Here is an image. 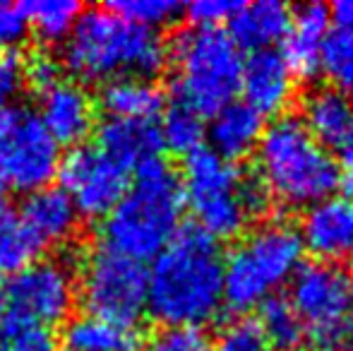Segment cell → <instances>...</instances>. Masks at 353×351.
Wrapping results in <instances>:
<instances>
[{
    "instance_id": "6da1fadb",
    "label": "cell",
    "mask_w": 353,
    "mask_h": 351,
    "mask_svg": "<svg viewBox=\"0 0 353 351\" xmlns=\"http://www.w3.org/2000/svg\"><path fill=\"white\" fill-rule=\"evenodd\" d=\"M223 305V253L197 226L181 229L147 270V310L163 328L200 330Z\"/></svg>"
},
{
    "instance_id": "7a4b0ae2",
    "label": "cell",
    "mask_w": 353,
    "mask_h": 351,
    "mask_svg": "<svg viewBox=\"0 0 353 351\" xmlns=\"http://www.w3.org/2000/svg\"><path fill=\"white\" fill-rule=\"evenodd\" d=\"M183 212L181 176L154 157L137 166L128 190L103 217V245L137 263L154 260L181 231Z\"/></svg>"
},
{
    "instance_id": "3957f363",
    "label": "cell",
    "mask_w": 353,
    "mask_h": 351,
    "mask_svg": "<svg viewBox=\"0 0 353 351\" xmlns=\"http://www.w3.org/2000/svg\"><path fill=\"white\" fill-rule=\"evenodd\" d=\"M68 70L79 80L152 77L166 66L159 32L128 22L108 8L82 10L63 48Z\"/></svg>"
},
{
    "instance_id": "277c9868",
    "label": "cell",
    "mask_w": 353,
    "mask_h": 351,
    "mask_svg": "<svg viewBox=\"0 0 353 351\" xmlns=\"http://www.w3.org/2000/svg\"><path fill=\"white\" fill-rule=\"evenodd\" d=\"M257 178L286 207H312L341 185V166L298 116H279L260 137Z\"/></svg>"
},
{
    "instance_id": "5b68a950",
    "label": "cell",
    "mask_w": 353,
    "mask_h": 351,
    "mask_svg": "<svg viewBox=\"0 0 353 351\" xmlns=\"http://www.w3.org/2000/svg\"><path fill=\"white\" fill-rule=\"evenodd\" d=\"M181 185L197 229L214 241L238 236L270 207L257 174L238 169L205 145L185 157Z\"/></svg>"
},
{
    "instance_id": "8992f818",
    "label": "cell",
    "mask_w": 353,
    "mask_h": 351,
    "mask_svg": "<svg viewBox=\"0 0 353 351\" xmlns=\"http://www.w3.org/2000/svg\"><path fill=\"white\" fill-rule=\"evenodd\" d=\"M178 101L202 118L236 101L241 92L243 51L221 27H188L166 46Z\"/></svg>"
},
{
    "instance_id": "52a82bcc",
    "label": "cell",
    "mask_w": 353,
    "mask_h": 351,
    "mask_svg": "<svg viewBox=\"0 0 353 351\" xmlns=\"http://www.w3.org/2000/svg\"><path fill=\"white\" fill-rule=\"evenodd\" d=\"M301 234L288 221H265L248 231L223 258V303L248 313L291 281L303 265Z\"/></svg>"
},
{
    "instance_id": "ba28073f",
    "label": "cell",
    "mask_w": 353,
    "mask_h": 351,
    "mask_svg": "<svg viewBox=\"0 0 353 351\" xmlns=\"http://www.w3.org/2000/svg\"><path fill=\"white\" fill-rule=\"evenodd\" d=\"M353 281L334 263H307L291 277V301L303 332L320 351L336 349L346 339Z\"/></svg>"
},
{
    "instance_id": "9c48e42d",
    "label": "cell",
    "mask_w": 353,
    "mask_h": 351,
    "mask_svg": "<svg viewBox=\"0 0 353 351\" xmlns=\"http://www.w3.org/2000/svg\"><path fill=\"white\" fill-rule=\"evenodd\" d=\"M0 169L17 190H41L61 169V145L51 137L39 113L24 106L0 111Z\"/></svg>"
},
{
    "instance_id": "30bf717a",
    "label": "cell",
    "mask_w": 353,
    "mask_h": 351,
    "mask_svg": "<svg viewBox=\"0 0 353 351\" xmlns=\"http://www.w3.org/2000/svg\"><path fill=\"white\" fill-rule=\"evenodd\" d=\"M82 301L89 315L135 325L147 310V270L103 245L84 260Z\"/></svg>"
},
{
    "instance_id": "8fae6325",
    "label": "cell",
    "mask_w": 353,
    "mask_h": 351,
    "mask_svg": "<svg viewBox=\"0 0 353 351\" xmlns=\"http://www.w3.org/2000/svg\"><path fill=\"white\" fill-rule=\"evenodd\" d=\"M77 284L70 265L63 260H34L17 270L5 286L10 320L51 330L70 318Z\"/></svg>"
},
{
    "instance_id": "7c38bea8",
    "label": "cell",
    "mask_w": 353,
    "mask_h": 351,
    "mask_svg": "<svg viewBox=\"0 0 353 351\" xmlns=\"http://www.w3.org/2000/svg\"><path fill=\"white\" fill-rule=\"evenodd\" d=\"M63 192L79 214L106 217L130 185V169L116 161L99 145H77L61 159Z\"/></svg>"
},
{
    "instance_id": "4fadbf2b",
    "label": "cell",
    "mask_w": 353,
    "mask_h": 351,
    "mask_svg": "<svg viewBox=\"0 0 353 351\" xmlns=\"http://www.w3.org/2000/svg\"><path fill=\"white\" fill-rule=\"evenodd\" d=\"M301 241L322 263H334L353 253V200L332 195L307 207L301 221Z\"/></svg>"
},
{
    "instance_id": "5bb4252c",
    "label": "cell",
    "mask_w": 353,
    "mask_h": 351,
    "mask_svg": "<svg viewBox=\"0 0 353 351\" xmlns=\"http://www.w3.org/2000/svg\"><path fill=\"white\" fill-rule=\"evenodd\" d=\"M39 118L58 145H79L92 132L97 108L87 87L61 77L39 97Z\"/></svg>"
},
{
    "instance_id": "9a60e30c",
    "label": "cell",
    "mask_w": 353,
    "mask_h": 351,
    "mask_svg": "<svg viewBox=\"0 0 353 351\" xmlns=\"http://www.w3.org/2000/svg\"><path fill=\"white\" fill-rule=\"evenodd\" d=\"M293 87L296 77L276 48L255 51L243 63L241 92L245 97L243 101L255 108L262 118L281 116V111L293 99Z\"/></svg>"
},
{
    "instance_id": "2e32d148",
    "label": "cell",
    "mask_w": 353,
    "mask_h": 351,
    "mask_svg": "<svg viewBox=\"0 0 353 351\" xmlns=\"http://www.w3.org/2000/svg\"><path fill=\"white\" fill-rule=\"evenodd\" d=\"M330 5L320 0L291 10V27L283 39V61L293 77L312 80L322 70V48L330 34Z\"/></svg>"
},
{
    "instance_id": "e0dca14e",
    "label": "cell",
    "mask_w": 353,
    "mask_h": 351,
    "mask_svg": "<svg viewBox=\"0 0 353 351\" xmlns=\"http://www.w3.org/2000/svg\"><path fill=\"white\" fill-rule=\"evenodd\" d=\"M303 123L310 135L332 154H346L353 150V103L339 89L315 87L303 99Z\"/></svg>"
},
{
    "instance_id": "ac0fdd59",
    "label": "cell",
    "mask_w": 353,
    "mask_h": 351,
    "mask_svg": "<svg viewBox=\"0 0 353 351\" xmlns=\"http://www.w3.org/2000/svg\"><path fill=\"white\" fill-rule=\"evenodd\" d=\"M19 219L29 229L39 245H63L74 236L79 224V212L63 188H41L27 195Z\"/></svg>"
},
{
    "instance_id": "d6986e66",
    "label": "cell",
    "mask_w": 353,
    "mask_h": 351,
    "mask_svg": "<svg viewBox=\"0 0 353 351\" xmlns=\"http://www.w3.org/2000/svg\"><path fill=\"white\" fill-rule=\"evenodd\" d=\"M265 132V118L248 106L245 101H231L212 116L207 128L210 150L226 161L245 159L257 150L260 137Z\"/></svg>"
},
{
    "instance_id": "ffe728a7",
    "label": "cell",
    "mask_w": 353,
    "mask_h": 351,
    "mask_svg": "<svg viewBox=\"0 0 353 351\" xmlns=\"http://www.w3.org/2000/svg\"><path fill=\"white\" fill-rule=\"evenodd\" d=\"M231 22V39L236 46L255 51L274 48L286 39L291 27V8L281 0H255V3H243L233 12Z\"/></svg>"
},
{
    "instance_id": "44dd1931",
    "label": "cell",
    "mask_w": 353,
    "mask_h": 351,
    "mask_svg": "<svg viewBox=\"0 0 353 351\" xmlns=\"http://www.w3.org/2000/svg\"><path fill=\"white\" fill-rule=\"evenodd\" d=\"M99 147L125 169H137L144 161L159 157L161 135L154 121H125V118H106L99 126Z\"/></svg>"
},
{
    "instance_id": "7402d4cb",
    "label": "cell",
    "mask_w": 353,
    "mask_h": 351,
    "mask_svg": "<svg viewBox=\"0 0 353 351\" xmlns=\"http://www.w3.org/2000/svg\"><path fill=\"white\" fill-rule=\"evenodd\" d=\"M101 106L108 118L154 121L163 111V92L147 77H118L103 85Z\"/></svg>"
},
{
    "instance_id": "603a6c76",
    "label": "cell",
    "mask_w": 353,
    "mask_h": 351,
    "mask_svg": "<svg viewBox=\"0 0 353 351\" xmlns=\"http://www.w3.org/2000/svg\"><path fill=\"white\" fill-rule=\"evenodd\" d=\"M63 344L68 351H135L140 332L135 325H121L87 313L65 325Z\"/></svg>"
},
{
    "instance_id": "cb8c5ba5",
    "label": "cell",
    "mask_w": 353,
    "mask_h": 351,
    "mask_svg": "<svg viewBox=\"0 0 353 351\" xmlns=\"http://www.w3.org/2000/svg\"><path fill=\"white\" fill-rule=\"evenodd\" d=\"M260 323L262 332H265L267 344H272L279 351H293L303 344L305 332H303V325L298 320L296 310H293L291 301L286 296H270L267 301H262L260 305Z\"/></svg>"
},
{
    "instance_id": "d4e9b609",
    "label": "cell",
    "mask_w": 353,
    "mask_h": 351,
    "mask_svg": "<svg viewBox=\"0 0 353 351\" xmlns=\"http://www.w3.org/2000/svg\"><path fill=\"white\" fill-rule=\"evenodd\" d=\"M159 135H161V147H168L176 154H192L200 150L202 142L207 137L205 118L190 106L176 101L163 111V121L159 126Z\"/></svg>"
},
{
    "instance_id": "484cf974",
    "label": "cell",
    "mask_w": 353,
    "mask_h": 351,
    "mask_svg": "<svg viewBox=\"0 0 353 351\" xmlns=\"http://www.w3.org/2000/svg\"><path fill=\"white\" fill-rule=\"evenodd\" d=\"M27 27H32L46 41L68 39L77 17L82 14V5L74 0H34L22 5Z\"/></svg>"
},
{
    "instance_id": "4316f807",
    "label": "cell",
    "mask_w": 353,
    "mask_h": 351,
    "mask_svg": "<svg viewBox=\"0 0 353 351\" xmlns=\"http://www.w3.org/2000/svg\"><path fill=\"white\" fill-rule=\"evenodd\" d=\"M39 248L17 212L0 205V272H17L34 263Z\"/></svg>"
},
{
    "instance_id": "83f0119b",
    "label": "cell",
    "mask_w": 353,
    "mask_h": 351,
    "mask_svg": "<svg viewBox=\"0 0 353 351\" xmlns=\"http://www.w3.org/2000/svg\"><path fill=\"white\" fill-rule=\"evenodd\" d=\"M322 70L332 80V87L353 103V29H334L327 34Z\"/></svg>"
},
{
    "instance_id": "f1b7e54d",
    "label": "cell",
    "mask_w": 353,
    "mask_h": 351,
    "mask_svg": "<svg viewBox=\"0 0 353 351\" xmlns=\"http://www.w3.org/2000/svg\"><path fill=\"white\" fill-rule=\"evenodd\" d=\"M108 10L125 17L128 22H135L140 27L154 29V32L159 27L176 22L183 14V5L176 0H118V3L108 5Z\"/></svg>"
},
{
    "instance_id": "f546056e",
    "label": "cell",
    "mask_w": 353,
    "mask_h": 351,
    "mask_svg": "<svg viewBox=\"0 0 353 351\" xmlns=\"http://www.w3.org/2000/svg\"><path fill=\"white\" fill-rule=\"evenodd\" d=\"M0 351H58L51 330L5 318L0 328Z\"/></svg>"
},
{
    "instance_id": "4dcf8cb0",
    "label": "cell",
    "mask_w": 353,
    "mask_h": 351,
    "mask_svg": "<svg viewBox=\"0 0 353 351\" xmlns=\"http://www.w3.org/2000/svg\"><path fill=\"white\" fill-rule=\"evenodd\" d=\"M267 339L255 318H238L219 332L214 351H267Z\"/></svg>"
},
{
    "instance_id": "1f68e13d",
    "label": "cell",
    "mask_w": 353,
    "mask_h": 351,
    "mask_svg": "<svg viewBox=\"0 0 353 351\" xmlns=\"http://www.w3.org/2000/svg\"><path fill=\"white\" fill-rule=\"evenodd\" d=\"M142 351H214V344L202 330L163 328L147 339Z\"/></svg>"
},
{
    "instance_id": "d6a6232c",
    "label": "cell",
    "mask_w": 353,
    "mask_h": 351,
    "mask_svg": "<svg viewBox=\"0 0 353 351\" xmlns=\"http://www.w3.org/2000/svg\"><path fill=\"white\" fill-rule=\"evenodd\" d=\"M243 3L236 0H195L190 5H183V12L192 22V27H219L221 22L233 17Z\"/></svg>"
},
{
    "instance_id": "836d02e7",
    "label": "cell",
    "mask_w": 353,
    "mask_h": 351,
    "mask_svg": "<svg viewBox=\"0 0 353 351\" xmlns=\"http://www.w3.org/2000/svg\"><path fill=\"white\" fill-rule=\"evenodd\" d=\"M24 87V61L14 51L0 53V111L12 106Z\"/></svg>"
},
{
    "instance_id": "e575fe53",
    "label": "cell",
    "mask_w": 353,
    "mask_h": 351,
    "mask_svg": "<svg viewBox=\"0 0 353 351\" xmlns=\"http://www.w3.org/2000/svg\"><path fill=\"white\" fill-rule=\"evenodd\" d=\"M27 34V17L22 5L0 0V53H10Z\"/></svg>"
},
{
    "instance_id": "d590c367",
    "label": "cell",
    "mask_w": 353,
    "mask_h": 351,
    "mask_svg": "<svg viewBox=\"0 0 353 351\" xmlns=\"http://www.w3.org/2000/svg\"><path fill=\"white\" fill-rule=\"evenodd\" d=\"M61 80V63L46 51L32 53L29 61H24V82H29L34 89L43 92Z\"/></svg>"
},
{
    "instance_id": "8d00e7d4",
    "label": "cell",
    "mask_w": 353,
    "mask_h": 351,
    "mask_svg": "<svg viewBox=\"0 0 353 351\" xmlns=\"http://www.w3.org/2000/svg\"><path fill=\"white\" fill-rule=\"evenodd\" d=\"M330 19L334 29H353V0H336L330 5Z\"/></svg>"
},
{
    "instance_id": "74e56055",
    "label": "cell",
    "mask_w": 353,
    "mask_h": 351,
    "mask_svg": "<svg viewBox=\"0 0 353 351\" xmlns=\"http://www.w3.org/2000/svg\"><path fill=\"white\" fill-rule=\"evenodd\" d=\"M5 315H8V305H5V286L0 284V328L5 323Z\"/></svg>"
},
{
    "instance_id": "f35d334b",
    "label": "cell",
    "mask_w": 353,
    "mask_h": 351,
    "mask_svg": "<svg viewBox=\"0 0 353 351\" xmlns=\"http://www.w3.org/2000/svg\"><path fill=\"white\" fill-rule=\"evenodd\" d=\"M346 339H349L353 349V296H351V315H349V328H346Z\"/></svg>"
},
{
    "instance_id": "ab89813d",
    "label": "cell",
    "mask_w": 353,
    "mask_h": 351,
    "mask_svg": "<svg viewBox=\"0 0 353 351\" xmlns=\"http://www.w3.org/2000/svg\"><path fill=\"white\" fill-rule=\"evenodd\" d=\"M5 185H8V181H5V174H3V169H0V192L5 190Z\"/></svg>"
},
{
    "instance_id": "60d3db41",
    "label": "cell",
    "mask_w": 353,
    "mask_h": 351,
    "mask_svg": "<svg viewBox=\"0 0 353 351\" xmlns=\"http://www.w3.org/2000/svg\"><path fill=\"white\" fill-rule=\"evenodd\" d=\"M351 255H353V253H351Z\"/></svg>"
}]
</instances>
